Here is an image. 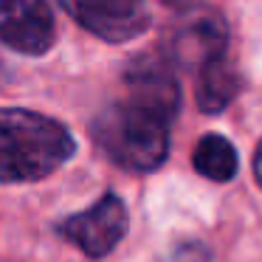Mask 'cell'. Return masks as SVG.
<instances>
[{"mask_svg":"<svg viewBox=\"0 0 262 262\" xmlns=\"http://www.w3.org/2000/svg\"><path fill=\"white\" fill-rule=\"evenodd\" d=\"M254 178L262 186V141H259V147H256V152H254Z\"/></svg>","mask_w":262,"mask_h":262,"instance_id":"cell-10","label":"cell"},{"mask_svg":"<svg viewBox=\"0 0 262 262\" xmlns=\"http://www.w3.org/2000/svg\"><path fill=\"white\" fill-rule=\"evenodd\" d=\"M192 166L206 181L228 183L239 169V155L226 136H220V133H206L192 149Z\"/></svg>","mask_w":262,"mask_h":262,"instance_id":"cell-9","label":"cell"},{"mask_svg":"<svg viewBox=\"0 0 262 262\" xmlns=\"http://www.w3.org/2000/svg\"><path fill=\"white\" fill-rule=\"evenodd\" d=\"M0 42L23 57H42L57 42L48 0H0Z\"/></svg>","mask_w":262,"mask_h":262,"instance_id":"cell-6","label":"cell"},{"mask_svg":"<svg viewBox=\"0 0 262 262\" xmlns=\"http://www.w3.org/2000/svg\"><path fill=\"white\" fill-rule=\"evenodd\" d=\"M59 6L104 42H130L149 26L144 0H59Z\"/></svg>","mask_w":262,"mask_h":262,"instance_id":"cell-5","label":"cell"},{"mask_svg":"<svg viewBox=\"0 0 262 262\" xmlns=\"http://www.w3.org/2000/svg\"><path fill=\"white\" fill-rule=\"evenodd\" d=\"M239 93V71L231 62L228 54L211 59L209 65L198 71V85H194V99H198L200 113L214 116L223 113L228 104L234 102V96Z\"/></svg>","mask_w":262,"mask_h":262,"instance_id":"cell-8","label":"cell"},{"mask_svg":"<svg viewBox=\"0 0 262 262\" xmlns=\"http://www.w3.org/2000/svg\"><path fill=\"white\" fill-rule=\"evenodd\" d=\"M169 124L164 113L136 99L104 107L93 121V136L113 164L130 172H155L169 155Z\"/></svg>","mask_w":262,"mask_h":262,"instance_id":"cell-2","label":"cell"},{"mask_svg":"<svg viewBox=\"0 0 262 262\" xmlns=\"http://www.w3.org/2000/svg\"><path fill=\"white\" fill-rule=\"evenodd\" d=\"M228 48V26L214 9L186 12L166 37V62L186 71H200Z\"/></svg>","mask_w":262,"mask_h":262,"instance_id":"cell-3","label":"cell"},{"mask_svg":"<svg viewBox=\"0 0 262 262\" xmlns=\"http://www.w3.org/2000/svg\"><path fill=\"white\" fill-rule=\"evenodd\" d=\"M6 79V71H3V62H0V82Z\"/></svg>","mask_w":262,"mask_h":262,"instance_id":"cell-11","label":"cell"},{"mask_svg":"<svg viewBox=\"0 0 262 262\" xmlns=\"http://www.w3.org/2000/svg\"><path fill=\"white\" fill-rule=\"evenodd\" d=\"M127 206L119 194L104 192L93 206L76 211L57 226V234L91 259L107 256L127 234Z\"/></svg>","mask_w":262,"mask_h":262,"instance_id":"cell-4","label":"cell"},{"mask_svg":"<svg viewBox=\"0 0 262 262\" xmlns=\"http://www.w3.org/2000/svg\"><path fill=\"white\" fill-rule=\"evenodd\" d=\"M76 152L62 121L26 107H0V181L34 183L54 175Z\"/></svg>","mask_w":262,"mask_h":262,"instance_id":"cell-1","label":"cell"},{"mask_svg":"<svg viewBox=\"0 0 262 262\" xmlns=\"http://www.w3.org/2000/svg\"><path fill=\"white\" fill-rule=\"evenodd\" d=\"M127 96L141 104H149L152 110L164 113L166 119H175L181 107V88L172 76V68L166 59L141 57L127 68Z\"/></svg>","mask_w":262,"mask_h":262,"instance_id":"cell-7","label":"cell"}]
</instances>
